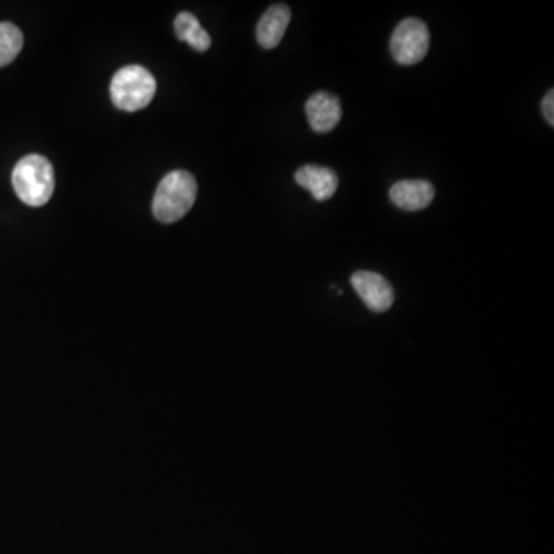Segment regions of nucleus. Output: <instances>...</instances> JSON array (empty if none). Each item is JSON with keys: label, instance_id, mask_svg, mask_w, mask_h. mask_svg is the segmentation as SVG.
Masks as SVG:
<instances>
[{"label": "nucleus", "instance_id": "obj_1", "mask_svg": "<svg viewBox=\"0 0 554 554\" xmlns=\"http://www.w3.org/2000/svg\"><path fill=\"white\" fill-rule=\"evenodd\" d=\"M14 191L24 204L42 207L54 193V170L47 157L28 154L17 162L11 174Z\"/></svg>", "mask_w": 554, "mask_h": 554}, {"label": "nucleus", "instance_id": "obj_2", "mask_svg": "<svg viewBox=\"0 0 554 554\" xmlns=\"http://www.w3.org/2000/svg\"><path fill=\"white\" fill-rule=\"evenodd\" d=\"M197 184L188 171H171L162 179L153 199V213L157 221L173 224L179 221L196 202Z\"/></svg>", "mask_w": 554, "mask_h": 554}, {"label": "nucleus", "instance_id": "obj_3", "mask_svg": "<svg viewBox=\"0 0 554 554\" xmlns=\"http://www.w3.org/2000/svg\"><path fill=\"white\" fill-rule=\"evenodd\" d=\"M156 93L153 74L141 65H128L113 76L111 101L119 110L139 111L150 105Z\"/></svg>", "mask_w": 554, "mask_h": 554}, {"label": "nucleus", "instance_id": "obj_4", "mask_svg": "<svg viewBox=\"0 0 554 554\" xmlns=\"http://www.w3.org/2000/svg\"><path fill=\"white\" fill-rule=\"evenodd\" d=\"M430 48L427 24L416 17H408L396 27L391 36L390 50L394 61L404 67L424 61Z\"/></svg>", "mask_w": 554, "mask_h": 554}, {"label": "nucleus", "instance_id": "obj_5", "mask_svg": "<svg viewBox=\"0 0 554 554\" xmlns=\"http://www.w3.org/2000/svg\"><path fill=\"white\" fill-rule=\"evenodd\" d=\"M351 285L359 294L368 310L374 313H385L393 307L394 290L390 282L373 271H356L351 276Z\"/></svg>", "mask_w": 554, "mask_h": 554}, {"label": "nucleus", "instance_id": "obj_6", "mask_svg": "<svg viewBox=\"0 0 554 554\" xmlns=\"http://www.w3.org/2000/svg\"><path fill=\"white\" fill-rule=\"evenodd\" d=\"M310 127L316 133H330L338 127L342 119L341 101L338 96L327 91L314 93L305 104Z\"/></svg>", "mask_w": 554, "mask_h": 554}, {"label": "nucleus", "instance_id": "obj_7", "mask_svg": "<svg viewBox=\"0 0 554 554\" xmlns=\"http://www.w3.org/2000/svg\"><path fill=\"white\" fill-rule=\"evenodd\" d=\"M436 196L433 184L419 179H408L394 184L390 190V199L396 207L405 211H421L430 207Z\"/></svg>", "mask_w": 554, "mask_h": 554}, {"label": "nucleus", "instance_id": "obj_8", "mask_svg": "<svg viewBox=\"0 0 554 554\" xmlns=\"http://www.w3.org/2000/svg\"><path fill=\"white\" fill-rule=\"evenodd\" d=\"M294 179L302 188L310 191L311 196L318 202L331 199L339 187L338 174L331 168L319 167V165H305L299 168Z\"/></svg>", "mask_w": 554, "mask_h": 554}, {"label": "nucleus", "instance_id": "obj_9", "mask_svg": "<svg viewBox=\"0 0 554 554\" xmlns=\"http://www.w3.org/2000/svg\"><path fill=\"white\" fill-rule=\"evenodd\" d=\"M291 22V10L284 4L273 5L265 11L257 24L256 37L261 47L271 50L281 44L288 25Z\"/></svg>", "mask_w": 554, "mask_h": 554}, {"label": "nucleus", "instance_id": "obj_10", "mask_svg": "<svg viewBox=\"0 0 554 554\" xmlns=\"http://www.w3.org/2000/svg\"><path fill=\"white\" fill-rule=\"evenodd\" d=\"M174 31H176L179 41L187 42L193 50L204 53L211 47L210 34L201 27L197 17L188 13V11L177 14L176 21H174Z\"/></svg>", "mask_w": 554, "mask_h": 554}, {"label": "nucleus", "instance_id": "obj_11", "mask_svg": "<svg viewBox=\"0 0 554 554\" xmlns=\"http://www.w3.org/2000/svg\"><path fill=\"white\" fill-rule=\"evenodd\" d=\"M24 47V34L11 22H0V67L11 64Z\"/></svg>", "mask_w": 554, "mask_h": 554}, {"label": "nucleus", "instance_id": "obj_12", "mask_svg": "<svg viewBox=\"0 0 554 554\" xmlns=\"http://www.w3.org/2000/svg\"><path fill=\"white\" fill-rule=\"evenodd\" d=\"M542 111H544L545 121L553 127L554 125V91L550 90L545 94L542 101Z\"/></svg>", "mask_w": 554, "mask_h": 554}]
</instances>
